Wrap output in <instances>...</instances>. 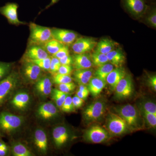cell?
I'll return each instance as SVG.
<instances>
[{
    "label": "cell",
    "instance_id": "obj_49",
    "mask_svg": "<svg viewBox=\"0 0 156 156\" xmlns=\"http://www.w3.org/2000/svg\"><path fill=\"white\" fill-rule=\"evenodd\" d=\"M2 149L3 150H4L7 151H8V146L6 145V144H4L3 147H2Z\"/></svg>",
    "mask_w": 156,
    "mask_h": 156
},
{
    "label": "cell",
    "instance_id": "obj_40",
    "mask_svg": "<svg viewBox=\"0 0 156 156\" xmlns=\"http://www.w3.org/2000/svg\"><path fill=\"white\" fill-rule=\"evenodd\" d=\"M73 70V68L71 66L61 65L57 73L61 74L70 75L72 73Z\"/></svg>",
    "mask_w": 156,
    "mask_h": 156
},
{
    "label": "cell",
    "instance_id": "obj_1",
    "mask_svg": "<svg viewBox=\"0 0 156 156\" xmlns=\"http://www.w3.org/2000/svg\"><path fill=\"white\" fill-rule=\"evenodd\" d=\"M117 114L120 116L128 125L129 130L137 131L142 128L139 112L133 105L127 104L115 108Z\"/></svg>",
    "mask_w": 156,
    "mask_h": 156
},
{
    "label": "cell",
    "instance_id": "obj_2",
    "mask_svg": "<svg viewBox=\"0 0 156 156\" xmlns=\"http://www.w3.org/2000/svg\"><path fill=\"white\" fill-rule=\"evenodd\" d=\"M30 34L29 44L30 45L43 46L45 43L53 39L51 29L38 25L34 23L29 24Z\"/></svg>",
    "mask_w": 156,
    "mask_h": 156
},
{
    "label": "cell",
    "instance_id": "obj_43",
    "mask_svg": "<svg viewBox=\"0 0 156 156\" xmlns=\"http://www.w3.org/2000/svg\"><path fill=\"white\" fill-rule=\"evenodd\" d=\"M59 60L61 65H71L73 63V57L70 55H67V56L60 58L59 59Z\"/></svg>",
    "mask_w": 156,
    "mask_h": 156
},
{
    "label": "cell",
    "instance_id": "obj_48",
    "mask_svg": "<svg viewBox=\"0 0 156 156\" xmlns=\"http://www.w3.org/2000/svg\"><path fill=\"white\" fill-rule=\"evenodd\" d=\"M58 1H59V0H51V3H50V5L47 7V8H49V7H50V6L51 5H53L55 4V3H57Z\"/></svg>",
    "mask_w": 156,
    "mask_h": 156
},
{
    "label": "cell",
    "instance_id": "obj_24",
    "mask_svg": "<svg viewBox=\"0 0 156 156\" xmlns=\"http://www.w3.org/2000/svg\"><path fill=\"white\" fill-rule=\"evenodd\" d=\"M108 62L115 67H121L126 60L124 53L120 48L114 49L106 54Z\"/></svg>",
    "mask_w": 156,
    "mask_h": 156
},
{
    "label": "cell",
    "instance_id": "obj_3",
    "mask_svg": "<svg viewBox=\"0 0 156 156\" xmlns=\"http://www.w3.org/2000/svg\"><path fill=\"white\" fill-rule=\"evenodd\" d=\"M23 122V117L6 112H0V131L9 134L17 130Z\"/></svg>",
    "mask_w": 156,
    "mask_h": 156
},
{
    "label": "cell",
    "instance_id": "obj_33",
    "mask_svg": "<svg viewBox=\"0 0 156 156\" xmlns=\"http://www.w3.org/2000/svg\"><path fill=\"white\" fill-rule=\"evenodd\" d=\"M52 82L57 85L67 83L73 82V78L70 75H66L56 73L53 75Z\"/></svg>",
    "mask_w": 156,
    "mask_h": 156
},
{
    "label": "cell",
    "instance_id": "obj_30",
    "mask_svg": "<svg viewBox=\"0 0 156 156\" xmlns=\"http://www.w3.org/2000/svg\"><path fill=\"white\" fill-rule=\"evenodd\" d=\"M92 63L95 66L99 67L108 62V58L106 54L99 53L95 51L91 55Z\"/></svg>",
    "mask_w": 156,
    "mask_h": 156
},
{
    "label": "cell",
    "instance_id": "obj_19",
    "mask_svg": "<svg viewBox=\"0 0 156 156\" xmlns=\"http://www.w3.org/2000/svg\"><path fill=\"white\" fill-rule=\"evenodd\" d=\"M37 112L40 118L46 120L56 116L58 114V111L55 105L48 102L43 104L39 107Z\"/></svg>",
    "mask_w": 156,
    "mask_h": 156
},
{
    "label": "cell",
    "instance_id": "obj_6",
    "mask_svg": "<svg viewBox=\"0 0 156 156\" xmlns=\"http://www.w3.org/2000/svg\"><path fill=\"white\" fill-rule=\"evenodd\" d=\"M105 103L98 100L90 104L85 108L83 112L84 120L88 122H95L99 120L105 112Z\"/></svg>",
    "mask_w": 156,
    "mask_h": 156
},
{
    "label": "cell",
    "instance_id": "obj_41",
    "mask_svg": "<svg viewBox=\"0 0 156 156\" xmlns=\"http://www.w3.org/2000/svg\"><path fill=\"white\" fill-rule=\"evenodd\" d=\"M11 64L5 63V65L0 68V81L4 79L9 74L11 69Z\"/></svg>",
    "mask_w": 156,
    "mask_h": 156
},
{
    "label": "cell",
    "instance_id": "obj_31",
    "mask_svg": "<svg viewBox=\"0 0 156 156\" xmlns=\"http://www.w3.org/2000/svg\"><path fill=\"white\" fill-rule=\"evenodd\" d=\"M139 110L144 111L156 115V105L155 103L151 100H144L138 105Z\"/></svg>",
    "mask_w": 156,
    "mask_h": 156
},
{
    "label": "cell",
    "instance_id": "obj_17",
    "mask_svg": "<svg viewBox=\"0 0 156 156\" xmlns=\"http://www.w3.org/2000/svg\"><path fill=\"white\" fill-rule=\"evenodd\" d=\"M52 135L54 143L58 147H61L65 144L69 138L68 130L63 126H58L54 128Z\"/></svg>",
    "mask_w": 156,
    "mask_h": 156
},
{
    "label": "cell",
    "instance_id": "obj_47",
    "mask_svg": "<svg viewBox=\"0 0 156 156\" xmlns=\"http://www.w3.org/2000/svg\"><path fill=\"white\" fill-rule=\"evenodd\" d=\"M7 151H5L3 150L2 149L0 148V156H5L7 155Z\"/></svg>",
    "mask_w": 156,
    "mask_h": 156
},
{
    "label": "cell",
    "instance_id": "obj_44",
    "mask_svg": "<svg viewBox=\"0 0 156 156\" xmlns=\"http://www.w3.org/2000/svg\"><path fill=\"white\" fill-rule=\"evenodd\" d=\"M147 83L149 86L153 89L154 91H156V76L155 75L150 76L148 77Z\"/></svg>",
    "mask_w": 156,
    "mask_h": 156
},
{
    "label": "cell",
    "instance_id": "obj_36",
    "mask_svg": "<svg viewBox=\"0 0 156 156\" xmlns=\"http://www.w3.org/2000/svg\"><path fill=\"white\" fill-rule=\"evenodd\" d=\"M61 65L59 59L52 56L51 57L49 72L52 74H55L58 72V70Z\"/></svg>",
    "mask_w": 156,
    "mask_h": 156
},
{
    "label": "cell",
    "instance_id": "obj_11",
    "mask_svg": "<svg viewBox=\"0 0 156 156\" xmlns=\"http://www.w3.org/2000/svg\"><path fill=\"white\" fill-rule=\"evenodd\" d=\"M123 6L134 17L138 18L145 14L147 5L146 0H122Z\"/></svg>",
    "mask_w": 156,
    "mask_h": 156
},
{
    "label": "cell",
    "instance_id": "obj_29",
    "mask_svg": "<svg viewBox=\"0 0 156 156\" xmlns=\"http://www.w3.org/2000/svg\"><path fill=\"white\" fill-rule=\"evenodd\" d=\"M51 94L52 99L55 101L57 106L59 108H61L66 97L71 95L70 93H65L59 89H52Z\"/></svg>",
    "mask_w": 156,
    "mask_h": 156
},
{
    "label": "cell",
    "instance_id": "obj_37",
    "mask_svg": "<svg viewBox=\"0 0 156 156\" xmlns=\"http://www.w3.org/2000/svg\"><path fill=\"white\" fill-rule=\"evenodd\" d=\"M76 86L73 82L67 83L58 84V89L65 93H70L76 89Z\"/></svg>",
    "mask_w": 156,
    "mask_h": 156
},
{
    "label": "cell",
    "instance_id": "obj_20",
    "mask_svg": "<svg viewBox=\"0 0 156 156\" xmlns=\"http://www.w3.org/2000/svg\"><path fill=\"white\" fill-rule=\"evenodd\" d=\"M30 102V96L27 92H21L17 93L11 101L14 108L19 110H24L28 107Z\"/></svg>",
    "mask_w": 156,
    "mask_h": 156
},
{
    "label": "cell",
    "instance_id": "obj_42",
    "mask_svg": "<svg viewBox=\"0 0 156 156\" xmlns=\"http://www.w3.org/2000/svg\"><path fill=\"white\" fill-rule=\"evenodd\" d=\"M72 102L75 109L79 108L83 106L84 100L75 95L72 98Z\"/></svg>",
    "mask_w": 156,
    "mask_h": 156
},
{
    "label": "cell",
    "instance_id": "obj_39",
    "mask_svg": "<svg viewBox=\"0 0 156 156\" xmlns=\"http://www.w3.org/2000/svg\"><path fill=\"white\" fill-rule=\"evenodd\" d=\"M69 55V50L67 45H65L58 52L53 55L52 56L60 59L64 56Z\"/></svg>",
    "mask_w": 156,
    "mask_h": 156
},
{
    "label": "cell",
    "instance_id": "obj_35",
    "mask_svg": "<svg viewBox=\"0 0 156 156\" xmlns=\"http://www.w3.org/2000/svg\"><path fill=\"white\" fill-rule=\"evenodd\" d=\"M70 95H68L66 98L61 109L62 112H64L69 113L73 112L75 109L73 105L72 97Z\"/></svg>",
    "mask_w": 156,
    "mask_h": 156
},
{
    "label": "cell",
    "instance_id": "obj_12",
    "mask_svg": "<svg viewBox=\"0 0 156 156\" xmlns=\"http://www.w3.org/2000/svg\"><path fill=\"white\" fill-rule=\"evenodd\" d=\"M51 30L53 39L64 45L68 46L72 44L77 38V34L73 31L59 28Z\"/></svg>",
    "mask_w": 156,
    "mask_h": 156
},
{
    "label": "cell",
    "instance_id": "obj_32",
    "mask_svg": "<svg viewBox=\"0 0 156 156\" xmlns=\"http://www.w3.org/2000/svg\"><path fill=\"white\" fill-rule=\"evenodd\" d=\"M141 116L145 120L146 123L151 128H155L156 127V115L144 111L139 110Z\"/></svg>",
    "mask_w": 156,
    "mask_h": 156
},
{
    "label": "cell",
    "instance_id": "obj_4",
    "mask_svg": "<svg viewBox=\"0 0 156 156\" xmlns=\"http://www.w3.org/2000/svg\"><path fill=\"white\" fill-rule=\"evenodd\" d=\"M19 82V75L16 72L11 73L0 81V107L6 102Z\"/></svg>",
    "mask_w": 156,
    "mask_h": 156
},
{
    "label": "cell",
    "instance_id": "obj_28",
    "mask_svg": "<svg viewBox=\"0 0 156 156\" xmlns=\"http://www.w3.org/2000/svg\"><path fill=\"white\" fill-rule=\"evenodd\" d=\"M12 152L15 156H32L33 155L30 151L25 145L20 143L15 144L12 146Z\"/></svg>",
    "mask_w": 156,
    "mask_h": 156
},
{
    "label": "cell",
    "instance_id": "obj_5",
    "mask_svg": "<svg viewBox=\"0 0 156 156\" xmlns=\"http://www.w3.org/2000/svg\"><path fill=\"white\" fill-rule=\"evenodd\" d=\"M106 127L108 132L115 136L122 135L129 130L126 122L119 115L113 113L108 115Z\"/></svg>",
    "mask_w": 156,
    "mask_h": 156
},
{
    "label": "cell",
    "instance_id": "obj_16",
    "mask_svg": "<svg viewBox=\"0 0 156 156\" xmlns=\"http://www.w3.org/2000/svg\"><path fill=\"white\" fill-rule=\"evenodd\" d=\"M73 58V66L76 69L91 68L93 66L91 56L88 53L75 54Z\"/></svg>",
    "mask_w": 156,
    "mask_h": 156
},
{
    "label": "cell",
    "instance_id": "obj_45",
    "mask_svg": "<svg viewBox=\"0 0 156 156\" xmlns=\"http://www.w3.org/2000/svg\"><path fill=\"white\" fill-rule=\"evenodd\" d=\"M78 90L80 92H84V93H87V94H89L90 93L88 87L86 85H80Z\"/></svg>",
    "mask_w": 156,
    "mask_h": 156
},
{
    "label": "cell",
    "instance_id": "obj_34",
    "mask_svg": "<svg viewBox=\"0 0 156 156\" xmlns=\"http://www.w3.org/2000/svg\"><path fill=\"white\" fill-rule=\"evenodd\" d=\"M51 57L50 56L47 58L43 59H38V60H28L32 62L35 64L37 65L40 68L43 70L49 71L50 70V62H51Z\"/></svg>",
    "mask_w": 156,
    "mask_h": 156
},
{
    "label": "cell",
    "instance_id": "obj_46",
    "mask_svg": "<svg viewBox=\"0 0 156 156\" xmlns=\"http://www.w3.org/2000/svg\"><path fill=\"white\" fill-rule=\"evenodd\" d=\"M76 95L78 96V97H80V98H82V99L85 101L87 99V98L88 97V95L89 94H87V93H84L78 90L77 92H76Z\"/></svg>",
    "mask_w": 156,
    "mask_h": 156
},
{
    "label": "cell",
    "instance_id": "obj_27",
    "mask_svg": "<svg viewBox=\"0 0 156 156\" xmlns=\"http://www.w3.org/2000/svg\"><path fill=\"white\" fill-rule=\"evenodd\" d=\"M62 43L52 39L42 46L49 54L53 56L64 46Z\"/></svg>",
    "mask_w": 156,
    "mask_h": 156
},
{
    "label": "cell",
    "instance_id": "obj_21",
    "mask_svg": "<svg viewBox=\"0 0 156 156\" xmlns=\"http://www.w3.org/2000/svg\"><path fill=\"white\" fill-rule=\"evenodd\" d=\"M35 144L42 153L47 154L48 149V140L47 134L43 129H37L34 134Z\"/></svg>",
    "mask_w": 156,
    "mask_h": 156
},
{
    "label": "cell",
    "instance_id": "obj_7",
    "mask_svg": "<svg viewBox=\"0 0 156 156\" xmlns=\"http://www.w3.org/2000/svg\"><path fill=\"white\" fill-rule=\"evenodd\" d=\"M109 137V132L98 126H93L85 131L84 137L89 142L100 144L106 141Z\"/></svg>",
    "mask_w": 156,
    "mask_h": 156
},
{
    "label": "cell",
    "instance_id": "obj_23",
    "mask_svg": "<svg viewBox=\"0 0 156 156\" xmlns=\"http://www.w3.org/2000/svg\"><path fill=\"white\" fill-rule=\"evenodd\" d=\"M87 85L89 92L92 96L96 97L102 92L106 86V82L94 76L91 78Z\"/></svg>",
    "mask_w": 156,
    "mask_h": 156
},
{
    "label": "cell",
    "instance_id": "obj_38",
    "mask_svg": "<svg viewBox=\"0 0 156 156\" xmlns=\"http://www.w3.org/2000/svg\"><path fill=\"white\" fill-rule=\"evenodd\" d=\"M146 21L149 25L154 28L156 27V10L154 8L146 17Z\"/></svg>",
    "mask_w": 156,
    "mask_h": 156
},
{
    "label": "cell",
    "instance_id": "obj_26",
    "mask_svg": "<svg viewBox=\"0 0 156 156\" xmlns=\"http://www.w3.org/2000/svg\"><path fill=\"white\" fill-rule=\"evenodd\" d=\"M114 69V66L110 62H108L106 64L98 67L95 72H94L93 75L102 80L106 81L108 76Z\"/></svg>",
    "mask_w": 156,
    "mask_h": 156
},
{
    "label": "cell",
    "instance_id": "obj_10",
    "mask_svg": "<svg viewBox=\"0 0 156 156\" xmlns=\"http://www.w3.org/2000/svg\"><path fill=\"white\" fill-rule=\"evenodd\" d=\"M95 39L91 37H81L76 39L72 44V50L75 54L88 53L94 49L97 44Z\"/></svg>",
    "mask_w": 156,
    "mask_h": 156
},
{
    "label": "cell",
    "instance_id": "obj_13",
    "mask_svg": "<svg viewBox=\"0 0 156 156\" xmlns=\"http://www.w3.org/2000/svg\"><path fill=\"white\" fill-rule=\"evenodd\" d=\"M18 7L19 6L17 3H7L5 6L0 8V13L7 18L11 24L16 25L26 24V23L20 21L18 19Z\"/></svg>",
    "mask_w": 156,
    "mask_h": 156
},
{
    "label": "cell",
    "instance_id": "obj_15",
    "mask_svg": "<svg viewBox=\"0 0 156 156\" xmlns=\"http://www.w3.org/2000/svg\"><path fill=\"white\" fill-rule=\"evenodd\" d=\"M35 89L37 93L43 97H47L51 94L52 81L47 76L41 77L35 83Z\"/></svg>",
    "mask_w": 156,
    "mask_h": 156
},
{
    "label": "cell",
    "instance_id": "obj_22",
    "mask_svg": "<svg viewBox=\"0 0 156 156\" xmlns=\"http://www.w3.org/2000/svg\"><path fill=\"white\" fill-rule=\"evenodd\" d=\"M94 70L91 68L76 69L74 72L73 77L79 85H87L92 77Z\"/></svg>",
    "mask_w": 156,
    "mask_h": 156
},
{
    "label": "cell",
    "instance_id": "obj_8",
    "mask_svg": "<svg viewBox=\"0 0 156 156\" xmlns=\"http://www.w3.org/2000/svg\"><path fill=\"white\" fill-rule=\"evenodd\" d=\"M114 91L116 97L118 99H123L130 97L134 91L133 81L131 76L126 74L119 82Z\"/></svg>",
    "mask_w": 156,
    "mask_h": 156
},
{
    "label": "cell",
    "instance_id": "obj_50",
    "mask_svg": "<svg viewBox=\"0 0 156 156\" xmlns=\"http://www.w3.org/2000/svg\"><path fill=\"white\" fill-rule=\"evenodd\" d=\"M5 64V62H0V68L2 67Z\"/></svg>",
    "mask_w": 156,
    "mask_h": 156
},
{
    "label": "cell",
    "instance_id": "obj_14",
    "mask_svg": "<svg viewBox=\"0 0 156 156\" xmlns=\"http://www.w3.org/2000/svg\"><path fill=\"white\" fill-rule=\"evenodd\" d=\"M49 56V54L41 46L30 45L24 54L25 60L43 59Z\"/></svg>",
    "mask_w": 156,
    "mask_h": 156
},
{
    "label": "cell",
    "instance_id": "obj_25",
    "mask_svg": "<svg viewBox=\"0 0 156 156\" xmlns=\"http://www.w3.org/2000/svg\"><path fill=\"white\" fill-rule=\"evenodd\" d=\"M96 46L95 51L107 54L115 49L116 43L110 39H103L97 44Z\"/></svg>",
    "mask_w": 156,
    "mask_h": 156
},
{
    "label": "cell",
    "instance_id": "obj_18",
    "mask_svg": "<svg viewBox=\"0 0 156 156\" xmlns=\"http://www.w3.org/2000/svg\"><path fill=\"white\" fill-rule=\"evenodd\" d=\"M127 74L123 67H116L109 74L106 78V83L109 85L112 90L114 91L117 85Z\"/></svg>",
    "mask_w": 156,
    "mask_h": 156
},
{
    "label": "cell",
    "instance_id": "obj_9",
    "mask_svg": "<svg viewBox=\"0 0 156 156\" xmlns=\"http://www.w3.org/2000/svg\"><path fill=\"white\" fill-rule=\"evenodd\" d=\"M42 70L32 62L25 60L22 66V74L26 80L35 83L42 76Z\"/></svg>",
    "mask_w": 156,
    "mask_h": 156
}]
</instances>
